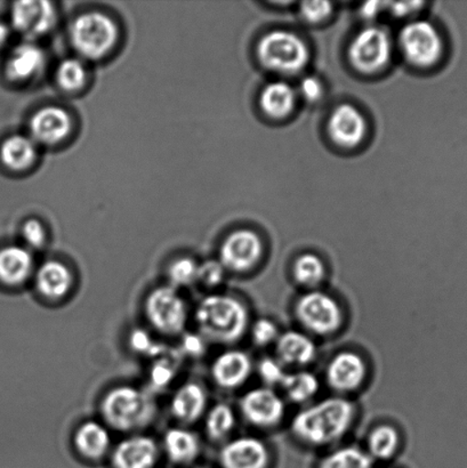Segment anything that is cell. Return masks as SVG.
Listing matches in <instances>:
<instances>
[{
	"label": "cell",
	"mask_w": 467,
	"mask_h": 468,
	"mask_svg": "<svg viewBox=\"0 0 467 468\" xmlns=\"http://www.w3.org/2000/svg\"><path fill=\"white\" fill-rule=\"evenodd\" d=\"M356 416V408L349 399L326 398L297 412L292 420L291 432L305 446H333L350 432Z\"/></svg>",
	"instance_id": "1"
},
{
	"label": "cell",
	"mask_w": 467,
	"mask_h": 468,
	"mask_svg": "<svg viewBox=\"0 0 467 468\" xmlns=\"http://www.w3.org/2000/svg\"><path fill=\"white\" fill-rule=\"evenodd\" d=\"M196 324L206 341L232 346L250 327L249 311L244 302L227 293H210L199 302Z\"/></svg>",
	"instance_id": "2"
},
{
	"label": "cell",
	"mask_w": 467,
	"mask_h": 468,
	"mask_svg": "<svg viewBox=\"0 0 467 468\" xmlns=\"http://www.w3.org/2000/svg\"><path fill=\"white\" fill-rule=\"evenodd\" d=\"M100 412L109 428L119 432H134L154 420L155 403L143 389L121 385L104 394Z\"/></svg>",
	"instance_id": "3"
},
{
	"label": "cell",
	"mask_w": 467,
	"mask_h": 468,
	"mask_svg": "<svg viewBox=\"0 0 467 468\" xmlns=\"http://www.w3.org/2000/svg\"><path fill=\"white\" fill-rule=\"evenodd\" d=\"M73 49L80 58L99 61L112 52L119 40L117 23L100 12H86L70 27Z\"/></svg>",
	"instance_id": "4"
},
{
	"label": "cell",
	"mask_w": 467,
	"mask_h": 468,
	"mask_svg": "<svg viewBox=\"0 0 467 468\" xmlns=\"http://www.w3.org/2000/svg\"><path fill=\"white\" fill-rule=\"evenodd\" d=\"M258 58L268 70L292 76L303 71L310 61L308 45L290 31L269 32L258 46Z\"/></svg>",
	"instance_id": "5"
},
{
	"label": "cell",
	"mask_w": 467,
	"mask_h": 468,
	"mask_svg": "<svg viewBox=\"0 0 467 468\" xmlns=\"http://www.w3.org/2000/svg\"><path fill=\"white\" fill-rule=\"evenodd\" d=\"M294 314L306 333L315 336H331L341 329L345 314L338 302L328 292L308 291L299 297Z\"/></svg>",
	"instance_id": "6"
},
{
	"label": "cell",
	"mask_w": 467,
	"mask_h": 468,
	"mask_svg": "<svg viewBox=\"0 0 467 468\" xmlns=\"http://www.w3.org/2000/svg\"><path fill=\"white\" fill-rule=\"evenodd\" d=\"M144 314L158 333L176 336L186 329L189 310L177 289L166 284L153 289L145 297Z\"/></svg>",
	"instance_id": "7"
},
{
	"label": "cell",
	"mask_w": 467,
	"mask_h": 468,
	"mask_svg": "<svg viewBox=\"0 0 467 468\" xmlns=\"http://www.w3.org/2000/svg\"><path fill=\"white\" fill-rule=\"evenodd\" d=\"M392 41L382 27H368L352 40L349 58L356 71L372 75L382 71L390 63Z\"/></svg>",
	"instance_id": "8"
},
{
	"label": "cell",
	"mask_w": 467,
	"mask_h": 468,
	"mask_svg": "<svg viewBox=\"0 0 467 468\" xmlns=\"http://www.w3.org/2000/svg\"><path fill=\"white\" fill-rule=\"evenodd\" d=\"M399 43L407 61L419 68L434 66L442 55V39L436 27L427 21H415L400 32Z\"/></svg>",
	"instance_id": "9"
},
{
	"label": "cell",
	"mask_w": 467,
	"mask_h": 468,
	"mask_svg": "<svg viewBox=\"0 0 467 468\" xmlns=\"http://www.w3.org/2000/svg\"><path fill=\"white\" fill-rule=\"evenodd\" d=\"M240 414L254 428L269 430L281 423L286 415V402L274 388L260 387L242 396Z\"/></svg>",
	"instance_id": "10"
},
{
	"label": "cell",
	"mask_w": 467,
	"mask_h": 468,
	"mask_svg": "<svg viewBox=\"0 0 467 468\" xmlns=\"http://www.w3.org/2000/svg\"><path fill=\"white\" fill-rule=\"evenodd\" d=\"M263 251V242L259 234L250 230H238L222 242L218 261L230 272L247 273L258 266Z\"/></svg>",
	"instance_id": "11"
},
{
	"label": "cell",
	"mask_w": 467,
	"mask_h": 468,
	"mask_svg": "<svg viewBox=\"0 0 467 468\" xmlns=\"http://www.w3.org/2000/svg\"><path fill=\"white\" fill-rule=\"evenodd\" d=\"M58 12L54 5L45 0L17 2L13 5L11 23L18 34L27 38H39L49 34L57 26Z\"/></svg>",
	"instance_id": "12"
},
{
	"label": "cell",
	"mask_w": 467,
	"mask_h": 468,
	"mask_svg": "<svg viewBox=\"0 0 467 468\" xmlns=\"http://www.w3.org/2000/svg\"><path fill=\"white\" fill-rule=\"evenodd\" d=\"M368 367L358 353L343 351L334 356L326 367L328 388L337 394L358 391L367 379Z\"/></svg>",
	"instance_id": "13"
},
{
	"label": "cell",
	"mask_w": 467,
	"mask_h": 468,
	"mask_svg": "<svg viewBox=\"0 0 467 468\" xmlns=\"http://www.w3.org/2000/svg\"><path fill=\"white\" fill-rule=\"evenodd\" d=\"M71 132L70 113L59 107L40 109L29 122V136L37 145H58L67 140Z\"/></svg>",
	"instance_id": "14"
},
{
	"label": "cell",
	"mask_w": 467,
	"mask_h": 468,
	"mask_svg": "<svg viewBox=\"0 0 467 468\" xmlns=\"http://www.w3.org/2000/svg\"><path fill=\"white\" fill-rule=\"evenodd\" d=\"M253 370L250 356L244 351L233 348L215 357L210 367V376L219 388L233 391L249 382Z\"/></svg>",
	"instance_id": "15"
},
{
	"label": "cell",
	"mask_w": 467,
	"mask_h": 468,
	"mask_svg": "<svg viewBox=\"0 0 467 468\" xmlns=\"http://www.w3.org/2000/svg\"><path fill=\"white\" fill-rule=\"evenodd\" d=\"M218 461L222 468H268L270 452L262 440L240 437L224 444Z\"/></svg>",
	"instance_id": "16"
},
{
	"label": "cell",
	"mask_w": 467,
	"mask_h": 468,
	"mask_svg": "<svg viewBox=\"0 0 467 468\" xmlns=\"http://www.w3.org/2000/svg\"><path fill=\"white\" fill-rule=\"evenodd\" d=\"M328 133L334 144L342 148H356L365 140L367 122L358 109L342 104L329 118Z\"/></svg>",
	"instance_id": "17"
},
{
	"label": "cell",
	"mask_w": 467,
	"mask_h": 468,
	"mask_svg": "<svg viewBox=\"0 0 467 468\" xmlns=\"http://www.w3.org/2000/svg\"><path fill=\"white\" fill-rule=\"evenodd\" d=\"M158 457V443L153 438L133 435L114 447L111 463L113 468H154Z\"/></svg>",
	"instance_id": "18"
},
{
	"label": "cell",
	"mask_w": 467,
	"mask_h": 468,
	"mask_svg": "<svg viewBox=\"0 0 467 468\" xmlns=\"http://www.w3.org/2000/svg\"><path fill=\"white\" fill-rule=\"evenodd\" d=\"M276 357L285 367L304 368L317 359L318 347L308 334L287 330L277 339Z\"/></svg>",
	"instance_id": "19"
},
{
	"label": "cell",
	"mask_w": 467,
	"mask_h": 468,
	"mask_svg": "<svg viewBox=\"0 0 467 468\" xmlns=\"http://www.w3.org/2000/svg\"><path fill=\"white\" fill-rule=\"evenodd\" d=\"M35 287L45 300L58 302L69 295L73 287V275L66 264L48 261L41 264L35 275Z\"/></svg>",
	"instance_id": "20"
},
{
	"label": "cell",
	"mask_w": 467,
	"mask_h": 468,
	"mask_svg": "<svg viewBox=\"0 0 467 468\" xmlns=\"http://www.w3.org/2000/svg\"><path fill=\"white\" fill-rule=\"evenodd\" d=\"M208 397L203 385L186 383L176 389L171 400V414L182 424L198 421L207 411Z\"/></svg>",
	"instance_id": "21"
},
{
	"label": "cell",
	"mask_w": 467,
	"mask_h": 468,
	"mask_svg": "<svg viewBox=\"0 0 467 468\" xmlns=\"http://www.w3.org/2000/svg\"><path fill=\"white\" fill-rule=\"evenodd\" d=\"M45 66L43 48L34 43H23L12 50L5 64V72L13 81L27 82L38 76Z\"/></svg>",
	"instance_id": "22"
},
{
	"label": "cell",
	"mask_w": 467,
	"mask_h": 468,
	"mask_svg": "<svg viewBox=\"0 0 467 468\" xmlns=\"http://www.w3.org/2000/svg\"><path fill=\"white\" fill-rule=\"evenodd\" d=\"M35 261L26 247L6 246L0 250V283L6 287H20L34 272Z\"/></svg>",
	"instance_id": "23"
},
{
	"label": "cell",
	"mask_w": 467,
	"mask_h": 468,
	"mask_svg": "<svg viewBox=\"0 0 467 468\" xmlns=\"http://www.w3.org/2000/svg\"><path fill=\"white\" fill-rule=\"evenodd\" d=\"M73 444L81 457L90 461H99L109 452L111 437L103 424L89 420L77 429L73 435Z\"/></svg>",
	"instance_id": "24"
},
{
	"label": "cell",
	"mask_w": 467,
	"mask_h": 468,
	"mask_svg": "<svg viewBox=\"0 0 467 468\" xmlns=\"http://www.w3.org/2000/svg\"><path fill=\"white\" fill-rule=\"evenodd\" d=\"M38 158V145L27 135L7 137L0 146V160L12 172H25Z\"/></svg>",
	"instance_id": "25"
},
{
	"label": "cell",
	"mask_w": 467,
	"mask_h": 468,
	"mask_svg": "<svg viewBox=\"0 0 467 468\" xmlns=\"http://www.w3.org/2000/svg\"><path fill=\"white\" fill-rule=\"evenodd\" d=\"M164 451L174 464H191L201 452L200 440L189 430L174 428L164 435Z\"/></svg>",
	"instance_id": "26"
},
{
	"label": "cell",
	"mask_w": 467,
	"mask_h": 468,
	"mask_svg": "<svg viewBox=\"0 0 467 468\" xmlns=\"http://www.w3.org/2000/svg\"><path fill=\"white\" fill-rule=\"evenodd\" d=\"M260 108L268 117L283 119L292 112L296 104V91L283 81L271 82L265 87L260 98Z\"/></svg>",
	"instance_id": "27"
},
{
	"label": "cell",
	"mask_w": 467,
	"mask_h": 468,
	"mask_svg": "<svg viewBox=\"0 0 467 468\" xmlns=\"http://www.w3.org/2000/svg\"><path fill=\"white\" fill-rule=\"evenodd\" d=\"M281 388L288 400L296 405H304L317 396L320 380L309 370H297L287 373Z\"/></svg>",
	"instance_id": "28"
},
{
	"label": "cell",
	"mask_w": 467,
	"mask_h": 468,
	"mask_svg": "<svg viewBox=\"0 0 467 468\" xmlns=\"http://www.w3.org/2000/svg\"><path fill=\"white\" fill-rule=\"evenodd\" d=\"M399 446V432L392 425L383 424L370 431L366 452L373 461H387L396 455Z\"/></svg>",
	"instance_id": "29"
},
{
	"label": "cell",
	"mask_w": 467,
	"mask_h": 468,
	"mask_svg": "<svg viewBox=\"0 0 467 468\" xmlns=\"http://www.w3.org/2000/svg\"><path fill=\"white\" fill-rule=\"evenodd\" d=\"M326 266L318 255L308 254L297 257L292 265V278L301 287L315 291L326 279Z\"/></svg>",
	"instance_id": "30"
},
{
	"label": "cell",
	"mask_w": 467,
	"mask_h": 468,
	"mask_svg": "<svg viewBox=\"0 0 467 468\" xmlns=\"http://www.w3.org/2000/svg\"><path fill=\"white\" fill-rule=\"evenodd\" d=\"M205 415L206 434L212 441H224L235 431L236 412L227 403H218L210 408Z\"/></svg>",
	"instance_id": "31"
},
{
	"label": "cell",
	"mask_w": 467,
	"mask_h": 468,
	"mask_svg": "<svg viewBox=\"0 0 467 468\" xmlns=\"http://www.w3.org/2000/svg\"><path fill=\"white\" fill-rule=\"evenodd\" d=\"M374 461L358 446L335 449L320 462L318 468H373Z\"/></svg>",
	"instance_id": "32"
},
{
	"label": "cell",
	"mask_w": 467,
	"mask_h": 468,
	"mask_svg": "<svg viewBox=\"0 0 467 468\" xmlns=\"http://www.w3.org/2000/svg\"><path fill=\"white\" fill-rule=\"evenodd\" d=\"M55 78L64 91L76 93L86 85L87 69L81 59L67 58L58 64Z\"/></svg>",
	"instance_id": "33"
},
{
	"label": "cell",
	"mask_w": 467,
	"mask_h": 468,
	"mask_svg": "<svg viewBox=\"0 0 467 468\" xmlns=\"http://www.w3.org/2000/svg\"><path fill=\"white\" fill-rule=\"evenodd\" d=\"M199 264L190 257H181L172 261L167 269L169 286L173 288L189 287L198 279Z\"/></svg>",
	"instance_id": "34"
},
{
	"label": "cell",
	"mask_w": 467,
	"mask_h": 468,
	"mask_svg": "<svg viewBox=\"0 0 467 468\" xmlns=\"http://www.w3.org/2000/svg\"><path fill=\"white\" fill-rule=\"evenodd\" d=\"M258 375L264 387H281L287 375L286 367L277 357H264L259 362Z\"/></svg>",
	"instance_id": "35"
},
{
	"label": "cell",
	"mask_w": 467,
	"mask_h": 468,
	"mask_svg": "<svg viewBox=\"0 0 467 468\" xmlns=\"http://www.w3.org/2000/svg\"><path fill=\"white\" fill-rule=\"evenodd\" d=\"M251 341L259 347H268L276 344L281 336L278 325L274 321L268 318L256 320L249 327Z\"/></svg>",
	"instance_id": "36"
},
{
	"label": "cell",
	"mask_w": 467,
	"mask_h": 468,
	"mask_svg": "<svg viewBox=\"0 0 467 468\" xmlns=\"http://www.w3.org/2000/svg\"><path fill=\"white\" fill-rule=\"evenodd\" d=\"M227 270L221 261L217 260H209L199 264L198 279L196 282H200L204 287L213 289L221 284L226 279Z\"/></svg>",
	"instance_id": "37"
},
{
	"label": "cell",
	"mask_w": 467,
	"mask_h": 468,
	"mask_svg": "<svg viewBox=\"0 0 467 468\" xmlns=\"http://www.w3.org/2000/svg\"><path fill=\"white\" fill-rule=\"evenodd\" d=\"M22 238L26 245L34 250H40L48 240V233L45 227L38 219H29L22 227Z\"/></svg>",
	"instance_id": "38"
},
{
	"label": "cell",
	"mask_w": 467,
	"mask_h": 468,
	"mask_svg": "<svg viewBox=\"0 0 467 468\" xmlns=\"http://www.w3.org/2000/svg\"><path fill=\"white\" fill-rule=\"evenodd\" d=\"M333 5L328 2H305L301 5L302 16L306 21L318 23L331 16Z\"/></svg>",
	"instance_id": "39"
},
{
	"label": "cell",
	"mask_w": 467,
	"mask_h": 468,
	"mask_svg": "<svg viewBox=\"0 0 467 468\" xmlns=\"http://www.w3.org/2000/svg\"><path fill=\"white\" fill-rule=\"evenodd\" d=\"M300 93L309 102H317L323 98L324 86L315 77H305L300 84Z\"/></svg>",
	"instance_id": "40"
},
{
	"label": "cell",
	"mask_w": 467,
	"mask_h": 468,
	"mask_svg": "<svg viewBox=\"0 0 467 468\" xmlns=\"http://www.w3.org/2000/svg\"><path fill=\"white\" fill-rule=\"evenodd\" d=\"M130 344L133 350L141 353V355H145V353L149 355V353L155 351L154 347H157L149 334L142 329H137L132 333Z\"/></svg>",
	"instance_id": "41"
},
{
	"label": "cell",
	"mask_w": 467,
	"mask_h": 468,
	"mask_svg": "<svg viewBox=\"0 0 467 468\" xmlns=\"http://www.w3.org/2000/svg\"><path fill=\"white\" fill-rule=\"evenodd\" d=\"M174 378V371L172 367L167 365L166 362L158 364L151 371V378L155 387H166Z\"/></svg>",
	"instance_id": "42"
},
{
	"label": "cell",
	"mask_w": 467,
	"mask_h": 468,
	"mask_svg": "<svg viewBox=\"0 0 467 468\" xmlns=\"http://www.w3.org/2000/svg\"><path fill=\"white\" fill-rule=\"evenodd\" d=\"M206 339L201 335H187L183 339L182 347L189 355L198 356L203 355L206 350Z\"/></svg>",
	"instance_id": "43"
},
{
	"label": "cell",
	"mask_w": 467,
	"mask_h": 468,
	"mask_svg": "<svg viewBox=\"0 0 467 468\" xmlns=\"http://www.w3.org/2000/svg\"><path fill=\"white\" fill-rule=\"evenodd\" d=\"M387 6H390L393 16L397 17H405L410 16L415 12L419 11L420 7H423L422 3H388Z\"/></svg>",
	"instance_id": "44"
},
{
	"label": "cell",
	"mask_w": 467,
	"mask_h": 468,
	"mask_svg": "<svg viewBox=\"0 0 467 468\" xmlns=\"http://www.w3.org/2000/svg\"><path fill=\"white\" fill-rule=\"evenodd\" d=\"M386 5L387 4L379 2L365 4L364 6L360 8V14L365 18H373L378 16V13L382 11V7H386Z\"/></svg>",
	"instance_id": "45"
},
{
	"label": "cell",
	"mask_w": 467,
	"mask_h": 468,
	"mask_svg": "<svg viewBox=\"0 0 467 468\" xmlns=\"http://www.w3.org/2000/svg\"><path fill=\"white\" fill-rule=\"evenodd\" d=\"M9 38H11V27L6 23L0 22V48L7 44Z\"/></svg>",
	"instance_id": "46"
},
{
	"label": "cell",
	"mask_w": 467,
	"mask_h": 468,
	"mask_svg": "<svg viewBox=\"0 0 467 468\" xmlns=\"http://www.w3.org/2000/svg\"><path fill=\"white\" fill-rule=\"evenodd\" d=\"M196 468H206V467H196Z\"/></svg>",
	"instance_id": "47"
}]
</instances>
